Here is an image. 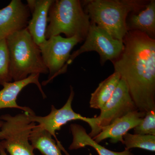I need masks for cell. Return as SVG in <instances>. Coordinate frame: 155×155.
I'll return each instance as SVG.
<instances>
[{
	"label": "cell",
	"instance_id": "21",
	"mask_svg": "<svg viewBox=\"0 0 155 155\" xmlns=\"http://www.w3.org/2000/svg\"><path fill=\"white\" fill-rule=\"evenodd\" d=\"M0 155H8L5 151V150L0 145Z\"/></svg>",
	"mask_w": 155,
	"mask_h": 155
},
{
	"label": "cell",
	"instance_id": "18",
	"mask_svg": "<svg viewBox=\"0 0 155 155\" xmlns=\"http://www.w3.org/2000/svg\"><path fill=\"white\" fill-rule=\"evenodd\" d=\"M123 144L125 149L129 150L138 148L149 151H155V136L131 134L127 133L123 136Z\"/></svg>",
	"mask_w": 155,
	"mask_h": 155
},
{
	"label": "cell",
	"instance_id": "3",
	"mask_svg": "<svg viewBox=\"0 0 155 155\" xmlns=\"http://www.w3.org/2000/svg\"><path fill=\"white\" fill-rule=\"evenodd\" d=\"M6 39L12 80H23L31 74L49 73L43 61L39 47L27 28L14 32Z\"/></svg>",
	"mask_w": 155,
	"mask_h": 155
},
{
	"label": "cell",
	"instance_id": "20",
	"mask_svg": "<svg viewBox=\"0 0 155 155\" xmlns=\"http://www.w3.org/2000/svg\"><path fill=\"white\" fill-rule=\"evenodd\" d=\"M134 130V133L136 134L155 136V109L147 112Z\"/></svg>",
	"mask_w": 155,
	"mask_h": 155
},
{
	"label": "cell",
	"instance_id": "12",
	"mask_svg": "<svg viewBox=\"0 0 155 155\" xmlns=\"http://www.w3.org/2000/svg\"><path fill=\"white\" fill-rule=\"evenodd\" d=\"M53 0H28L27 6L32 13L27 28L33 40L40 46L45 41L48 14Z\"/></svg>",
	"mask_w": 155,
	"mask_h": 155
},
{
	"label": "cell",
	"instance_id": "10",
	"mask_svg": "<svg viewBox=\"0 0 155 155\" xmlns=\"http://www.w3.org/2000/svg\"><path fill=\"white\" fill-rule=\"evenodd\" d=\"M30 11L20 0H12L0 10V40L27 27Z\"/></svg>",
	"mask_w": 155,
	"mask_h": 155
},
{
	"label": "cell",
	"instance_id": "7",
	"mask_svg": "<svg viewBox=\"0 0 155 155\" xmlns=\"http://www.w3.org/2000/svg\"><path fill=\"white\" fill-rule=\"evenodd\" d=\"M84 41L83 45L70 55L65 65L66 71L68 66L82 53L96 52L99 54L101 65H103L107 61L112 62L115 61L122 54L124 48L123 41L113 38L105 30L94 23L91 24Z\"/></svg>",
	"mask_w": 155,
	"mask_h": 155
},
{
	"label": "cell",
	"instance_id": "4",
	"mask_svg": "<svg viewBox=\"0 0 155 155\" xmlns=\"http://www.w3.org/2000/svg\"><path fill=\"white\" fill-rule=\"evenodd\" d=\"M45 38L64 34L66 38L77 36L84 40L90 26L89 16L79 0L53 1L48 14Z\"/></svg>",
	"mask_w": 155,
	"mask_h": 155
},
{
	"label": "cell",
	"instance_id": "11",
	"mask_svg": "<svg viewBox=\"0 0 155 155\" xmlns=\"http://www.w3.org/2000/svg\"><path fill=\"white\" fill-rule=\"evenodd\" d=\"M138 110L132 111L116 119L110 125L102 127L101 132L93 139L98 143L107 138L112 143H123V136L140 123L146 115Z\"/></svg>",
	"mask_w": 155,
	"mask_h": 155
},
{
	"label": "cell",
	"instance_id": "17",
	"mask_svg": "<svg viewBox=\"0 0 155 155\" xmlns=\"http://www.w3.org/2000/svg\"><path fill=\"white\" fill-rule=\"evenodd\" d=\"M29 141L34 149L39 150L43 155H63L52 136L38 125L31 131Z\"/></svg>",
	"mask_w": 155,
	"mask_h": 155
},
{
	"label": "cell",
	"instance_id": "1",
	"mask_svg": "<svg viewBox=\"0 0 155 155\" xmlns=\"http://www.w3.org/2000/svg\"><path fill=\"white\" fill-rule=\"evenodd\" d=\"M124 49L113 61L115 72L127 84L137 110L146 114L155 109V39L128 31Z\"/></svg>",
	"mask_w": 155,
	"mask_h": 155
},
{
	"label": "cell",
	"instance_id": "6",
	"mask_svg": "<svg viewBox=\"0 0 155 155\" xmlns=\"http://www.w3.org/2000/svg\"><path fill=\"white\" fill-rule=\"evenodd\" d=\"M82 41L83 40L78 37L64 38L59 35L50 37L39 46L43 61L49 72L48 79L44 81L43 85L67 72L65 65L71 55V51Z\"/></svg>",
	"mask_w": 155,
	"mask_h": 155
},
{
	"label": "cell",
	"instance_id": "9",
	"mask_svg": "<svg viewBox=\"0 0 155 155\" xmlns=\"http://www.w3.org/2000/svg\"><path fill=\"white\" fill-rule=\"evenodd\" d=\"M137 110L130 96L127 84L121 78L113 95L101 110L97 120L94 137L101 132V128L110 125L116 119Z\"/></svg>",
	"mask_w": 155,
	"mask_h": 155
},
{
	"label": "cell",
	"instance_id": "19",
	"mask_svg": "<svg viewBox=\"0 0 155 155\" xmlns=\"http://www.w3.org/2000/svg\"><path fill=\"white\" fill-rule=\"evenodd\" d=\"M10 60L6 39L0 40V84L12 81L10 75Z\"/></svg>",
	"mask_w": 155,
	"mask_h": 155
},
{
	"label": "cell",
	"instance_id": "22",
	"mask_svg": "<svg viewBox=\"0 0 155 155\" xmlns=\"http://www.w3.org/2000/svg\"><path fill=\"white\" fill-rule=\"evenodd\" d=\"M2 121L0 120V129H1V126H2Z\"/></svg>",
	"mask_w": 155,
	"mask_h": 155
},
{
	"label": "cell",
	"instance_id": "15",
	"mask_svg": "<svg viewBox=\"0 0 155 155\" xmlns=\"http://www.w3.org/2000/svg\"><path fill=\"white\" fill-rule=\"evenodd\" d=\"M70 130L73 140L69 147V150H77L86 146H90L94 149L99 155H134L129 150L125 149L123 151L118 152L107 149L95 141L81 125L71 124Z\"/></svg>",
	"mask_w": 155,
	"mask_h": 155
},
{
	"label": "cell",
	"instance_id": "16",
	"mask_svg": "<svg viewBox=\"0 0 155 155\" xmlns=\"http://www.w3.org/2000/svg\"><path fill=\"white\" fill-rule=\"evenodd\" d=\"M120 79L121 77L119 73L114 72L101 81L91 94L90 101L91 108L101 110L112 97Z\"/></svg>",
	"mask_w": 155,
	"mask_h": 155
},
{
	"label": "cell",
	"instance_id": "14",
	"mask_svg": "<svg viewBox=\"0 0 155 155\" xmlns=\"http://www.w3.org/2000/svg\"><path fill=\"white\" fill-rule=\"evenodd\" d=\"M127 30L137 31L155 39V1H149L140 11L129 14L126 19Z\"/></svg>",
	"mask_w": 155,
	"mask_h": 155
},
{
	"label": "cell",
	"instance_id": "2",
	"mask_svg": "<svg viewBox=\"0 0 155 155\" xmlns=\"http://www.w3.org/2000/svg\"><path fill=\"white\" fill-rule=\"evenodd\" d=\"M149 1L88 0L81 2L91 22L107 32L113 38L123 41L127 30L126 19L129 14L140 11Z\"/></svg>",
	"mask_w": 155,
	"mask_h": 155
},
{
	"label": "cell",
	"instance_id": "5",
	"mask_svg": "<svg viewBox=\"0 0 155 155\" xmlns=\"http://www.w3.org/2000/svg\"><path fill=\"white\" fill-rule=\"evenodd\" d=\"M29 114L25 112L14 116L6 114L0 117L2 121L0 145L10 155H35L29 138L37 124L31 119Z\"/></svg>",
	"mask_w": 155,
	"mask_h": 155
},
{
	"label": "cell",
	"instance_id": "8",
	"mask_svg": "<svg viewBox=\"0 0 155 155\" xmlns=\"http://www.w3.org/2000/svg\"><path fill=\"white\" fill-rule=\"evenodd\" d=\"M75 92L73 87L70 86V93L67 102L62 108L57 109L51 106V110L47 116H37L35 114L31 115V119L35 123H38L42 128L48 131L56 140L57 144L61 149L64 150L61 143L58 140L56 135V131L60 130L61 127L69 121L73 120H81L86 122L91 128L90 134L93 133L96 128L97 120L94 118H87L75 113L72 109V102L74 99Z\"/></svg>",
	"mask_w": 155,
	"mask_h": 155
},
{
	"label": "cell",
	"instance_id": "13",
	"mask_svg": "<svg viewBox=\"0 0 155 155\" xmlns=\"http://www.w3.org/2000/svg\"><path fill=\"white\" fill-rule=\"evenodd\" d=\"M39 76L40 74H31L23 80L3 83L2 84L3 88L0 91V110L5 108H16L31 115L35 114L30 108L18 105L16 101L21 91L25 87L31 84H35L38 87L43 98L46 97L40 83Z\"/></svg>",
	"mask_w": 155,
	"mask_h": 155
}]
</instances>
